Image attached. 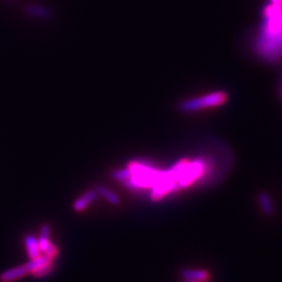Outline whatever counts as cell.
<instances>
[{
    "label": "cell",
    "mask_w": 282,
    "mask_h": 282,
    "mask_svg": "<svg viewBox=\"0 0 282 282\" xmlns=\"http://www.w3.org/2000/svg\"><path fill=\"white\" fill-rule=\"evenodd\" d=\"M184 282H202V281H190V280H184Z\"/></svg>",
    "instance_id": "30bf717a"
},
{
    "label": "cell",
    "mask_w": 282,
    "mask_h": 282,
    "mask_svg": "<svg viewBox=\"0 0 282 282\" xmlns=\"http://www.w3.org/2000/svg\"><path fill=\"white\" fill-rule=\"evenodd\" d=\"M258 203H260V209L262 211V214L266 216H273L275 208H274V203L272 198L266 192H260L258 194Z\"/></svg>",
    "instance_id": "8992f818"
},
{
    "label": "cell",
    "mask_w": 282,
    "mask_h": 282,
    "mask_svg": "<svg viewBox=\"0 0 282 282\" xmlns=\"http://www.w3.org/2000/svg\"><path fill=\"white\" fill-rule=\"evenodd\" d=\"M180 275L184 280L190 281L206 282L210 278L209 272L205 268H183Z\"/></svg>",
    "instance_id": "277c9868"
},
{
    "label": "cell",
    "mask_w": 282,
    "mask_h": 282,
    "mask_svg": "<svg viewBox=\"0 0 282 282\" xmlns=\"http://www.w3.org/2000/svg\"><path fill=\"white\" fill-rule=\"evenodd\" d=\"M43 253H44L45 256L48 257L50 260H54V258H56V257L58 256V250L56 244H54L52 242H50V244H48V246H47L46 250H45Z\"/></svg>",
    "instance_id": "9c48e42d"
},
{
    "label": "cell",
    "mask_w": 282,
    "mask_h": 282,
    "mask_svg": "<svg viewBox=\"0 0 282 282\" xmlns=\"http://www.w3.org/2000/svg\"><path fill=\"white\" fill-rule=\"evenodd\" d=\"M30 272L26 264L10 268L0 274V282H14L20 278L28 275Z\"/></svg>",
    "instance_id": "3957f363"
},
{
    "label": "cell",
    "mask_w": 282,
    "mask_h": 282,
    "mask_svg": "<svg viewBox=\"0 0 282 282\" xmlns=\"http://www.w3.org/2000/svg\"><path fill=\"white\" fill-rule=\"evenodd\" d=\"M228 100V96L225 91H214L205 94L203 96L186 100L179 104L181 112L192 113L204 109L220 107Z\"/></svg>",
    "instance_id": "6da1fadb"
},
{
    "label": "cell",
    "mask_w": 282,
    "mask_h": 282,
    "mask_svg": "<svg viewBox=\"0 0 282 282\" xmlns=\"http://www.w3.org/2000/svg\"><path fill=\"white\" fill-rule=\"evenodd\" d=\"M24 244H26V248L28 254V257L30 260H34V258H38L39 256L42 255V252L39 248L38 244V238L34 236V235H26V238L24 240Z\"/></svg>",
    "instance_id": "5b68a950"
},
{
    "label": "cell",
    "mask_w": 282,
    "mask_h": 282,
    "mask_svg": "<svg viewBox=\"0 0 282 282\" xmlns=\"http://www.w3.org/2000/svg\"><path fill=\"white\" fill-rule=\"evenodd\" d=\"M54 270V260H52L48 264H46L45 266L37 268L36 271L32 273V275L34 278H44L46 276H48Z\"/></svg>",
    "instance_id": "52a82bcc"
},
{
    "label": "cell",
    "mask_w": 282,
    "mask_h": 282,
    "mask_svg": "<svg viewBox=\"0 0 282 282\" xmlns=\"http://www.w3.org/2000/svg\"><path fill=\"white\" fill-rule=\"evenodd\" d=\"M255 50L266 61L282 60V30L272 36L260 34L255 44Z\"/></svg>",
    "instance_id": "7a4b0ae2"
},
{
    "label": "cell",
    "mask_w": 282,
    "mask_h": 282,
    "mask_svg": "<svg viewBox=\"0 0 282 282\" xmlns=\"http://www.w3.org/2000/svg\"><path fill=\"white\" fill-rule=\"evenodd\" d=\"M93 200H94V194H88L83 198L78 200L74 205V208L76 211H78V212H80V211H83L93 201Z\"/></svg>",
    "instance_id": "ba28073f"
}]
</instances>
